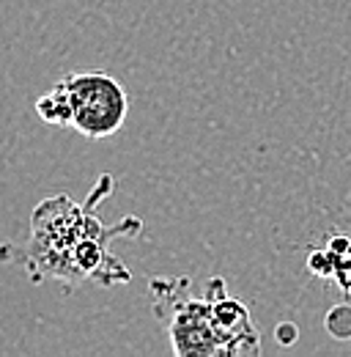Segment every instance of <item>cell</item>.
<instances>
[{"instance_id":"6da1fadb","label":"cell","mask_w":351,"mask_h":357,"mask_svg":"<svg viewBox=\"0 0 351 357\" xmlns=\"http://www.w3.org/2000/svg\"><path fill=\"white\" fill-rule=\"evenodd\" d=\"M116 178L102 174L83 204L69 195H52L36 204L31 234L22 245H0V264H17L33 280L58 283L72 294L83 283L124 286L132 280L130 267L110 250L121 236H137L143 220L127 215L116 225L99 220V204L113 192Z\"/></svg>"},{"instance_id":"7a4b0ae2","label":"cell","mask_w":351,"mask_h":357,"mask_svg":"<svg viewBox=\"0 0 351 357\" xmlns=\"http://www.w3.org/2000/svg\"><path fill=\"white\" fill-rule=\"evenodd\" d=\"M154 316L168 333L176 357H219L212 294H189V278H151L148 280Z\"/></svg>"},{"instance_id":"3957f363","label":"cell","mask_w":351,"mask_h":357,"mask_svg":"<svg viewBox=\"0 0 351 357\" xmlns=\"http://www.w3.org/2000/svg\"><path fill=\"white\" fill-rule=\"evenodd\" d=\"M55 86L66 99L69 127L88 140L113 137L130 116V93L102 69L69 72Z\"/></svg>"},{"instance_id":"277c9868","label":"cell","mask_w":351,"mask_h":357,"mask_svg":"<svg viewBox=\"0 0 351 357\" xmlns=\"http://www.w3.org/2000/svg\"><path fill=\"white\" fill-rule=\"evenodd\" d=\"M206 291L212 294V313H214V327L219 335V347L225 357H253L261 352V335L258 327L253 324V316L247 305L233 300L228 294V286L222 278H209Z\"/></svg>"},{"instance_id":"5b68a950","label":"cell","mask_w":351,"mask_h":357,"mask_svg":"<svg viewBox=\"0 0 351 357\" xmlns=\"http://www.w3.org/2000/svg\"><path fill=\"white\" fill-rule=\"evenodd\" d=\"M324 324H327L329 335L343 338V341L351 338V305H338V308H332V311L327 313Z\"/></svg>"},{"instance_id":"8992f818","label":"cell","mask_w":351,"mask_h":357,"mask_svg":"<svg viewBox=\"0 0 351 357\" xmlns=\"http://www.w3.org/2000/svg\"><path fill=\"white\" fill-rule=\"evenodd\" d=\"M307 267H310L313 275L332 280V256H329V250H327V248L313 250V253H310V259H307Z\"/></svg>"},{"instance_id":"52a82bcc","label":"cell","mask_w":351,"mask_h":357,"mask_svg":"<svg viewBox=\"0 0 351 357\" xmlns=\"http://www.w3.org/2000/svg\"><path fill=\"white\" fill-rule=\"evenodd\" d=\"M297 333H299L297 324H277V330H274L280 347H291V344L297 341Z\"/></svg>"},{"instance_id":"ba28073f","label":"cell","mask_w":351,"mask_h":357,"mask_svg":"<svg viewBox=\"0 0 351 357\" xmlns=\"http://www.w3.org/2000/svg\"><path fill=\"white\" fill-rule=\"evenodd\" d=\"M346 294L351 297V280H349V286H346Z\"/></svg>"}]
</instances>
